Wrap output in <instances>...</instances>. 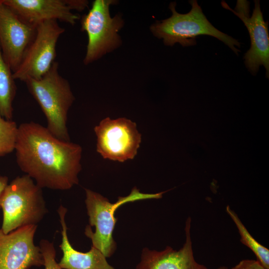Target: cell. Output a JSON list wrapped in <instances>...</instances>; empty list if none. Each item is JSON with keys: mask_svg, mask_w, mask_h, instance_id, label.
I'll return each instance as SVG.
<instances>
[{"mask_svg": "<svg viewBox=\"0 0 269 269\" xmlns=\"http://www.w3.org/2000/svg\"><path fill=\"white\" fill-rule=\"evenodd\" d=\"M39 247L44 260V269H63L56 261V250L53 243L42 239Z\"/></svg>", "mask_w": 269, "mask_h": 269, "instance_id": "17", "label": "cell"}, {"mask_svg": "<svg viewBox=\"0 0 269 269\" xmlns=\"http://www.w3.org/2000/svg\"><path fill=\"white\" fill-rule=\"evenodd\" d=\"M97 151L105 159L124 162L133 159L141 142L136 124L125 118H106L94 128Z\"/></svg>", "mask_w": 269, "mask_h": 269, "instance_id": "8", "label": "cell"}, {"mask_svg": "<svg viewBox=\"0 0 269 269\" xmlns=\"http://www.w3.org/2000/svg\"><path fill=\"white\" fill-rule=\"evenodd\" d=\"M189 2L191 9L185 14L178 13L175 9L176 2H171L169 8L172 15L150 27L154 36L162 38L165 45L173 46L179 43L184 47L195 45L199 35H210L223 42L238 55L240 51L236 47H240L238 40L216 28L207 19L196 0Z\"/></svg>", "mask_w": 269, "mask_h": 269, "instance_id": "3", "label": "cell"}, {"mask_svg": "<svg viewBox=\"0 0 269 269\" xmlns=\"http://www.w3.org/2000/svg\"><path fill=\"white\" fill-rule=\"evenodd\" d=\"M18 127L15 122L5 119L0 113V156L15 150Z\"/></svg>", "mask_w": 269, "mask_h": 269, "instance_id": "16", "label": "cell"}, {"mask_svg": "<svg viewBox=\"0 0 269 269\" xmlns=\"http://www.w3.org/2000/svg\"><path fill=\"white\" fill-rule=\"evenodd\" d=\"M231 269H267L258 260L245 259Z\"/></svg>", "mask_w": 269, "mask_h": 269, "instance_id": "18", "label": "cell"}, {"mask_svg": "<svg viewBox=\"0 0 269 269\" xmlns=\"http://www.w3.org/2000/svg\"><path fill=\"white\" fill-rule=\"evenodd\" d=\"M8 178L6 176H0V199L1 195L6 186L8 184Z\"/></svg>", "mask_w": 269, "mask_h": 269, "instance_id": "20", "label": "cell"}, {"mask_svg": "<svg viewBox=\"0 0 269 269\" xmlns=\"http://www.w3.org/2000/svg\"><path fill=\"white\" fill-rule=\"evenodd\" d=\"M167 191L156 193H143L135 187L127 196L119 197L115 203L88 189H85L87 214L89 225L85 230V235L92 241V246L99 250L106 258L115 253L116 243L113 238V232L117 222L115 213L121 205L138 200L160 199Z\"/></svg>", "mask_w": 269, "mask_h": 269, "instance_id": "5", "label": "cell"}, {"mask_svg": "<svg viewBox=\"0 0 269 269\" xmlns=\"http://www.w3.org/2000/svg\"><path fill=\"white\" fill-rule=\"evenodd\" d=\"M113 0H95L89 12L82 16L81 30L86 32L88 41L84 60L88 64L118 47L121 42L119 31L123 20L119 15L111 17L109 7Z\"/></svg>", "mask_w": 269, "mask_h": 269, "instance_id": "6", "label": "cell"}, {"mask_svg": "<svg viewBox=\"0 0 269 269\" xmlns=\"http://www.w3.org/2000/svg\"><path fill=\"white\" fill-rule=\"evenodd\" d=\"M64 31L65 29L56 20H47L38 24L32 41L19 66L13 73V78L24 82L29 79L41 78L55 61L56 44Z\"/></svg>", "mask_w": 269, "mask_h": 269, "instance_id": "7", "label": "cell"}, {"mask_svg": "<svg viewBox=\"0 0 269 269\" xmlns=\"http://www.w3.org/2000/svg\"><path fill=\"white\" fill-rule=\"evenodd\" d=\"M16 92L13 72L4 59L0 47V113L8 120L12 118V103Z\"/></svg>", "mask_w": 269, "mask_h": 269, "instance_id": "14", "label": "cell"}, {"mask_svg": "<svg viewBox=\"0 0 269 269\" xmlns=\"http://www.w3.org/2000/svg\"><path fill=\"white\" fill-rule=\"evenodd\" d=\"M37 227L26 225L8 234L0 229V269H30L43 266L40 248L33 241Z\"/></svg>", "mask_w": 269, "mask_h": 269, "instance_id": "10", "label": "cell"}, {"mask_svg": "<svg viewBox=\"0 0 269 269\" xmlns=\"http://www.w3.org/2000/svg\"><path fill=\"white\" fill-rule=\"evenodd\" d=\"M36 28L23 21L0 0V47L4 59L13 73L19 66L32 41Z\"/></svg>", "mask_w": 269, "mask_h": 269, "instance_id": "11", "label": "cell"}, {"mask_svg": "<svg viewBox=\"0 0 269 269\" xmlns=\"http://www.w3.org/2000/svg\"><path fill=\"white\" fill-rule=\"evenodd\" d=\"M255 7L250 17L249 2L238 0L235 9L222 1L223 7L232 11L239 17L246 26L250 36L251 47L245 53V64L249 71L256 75L259 67L263 65L266 70V77H269V35L268 22L264 20L260 0H256Z\"/></svg>", "mask_w": 269, "mask_h": 269, "instance_id": "9", "label": "cell"}, {"mask_svg": "<svg viewBox=\"0 0 269 269\" xmlns=\"http://www.w3.org/2000/svg\"><path fill=\"white\" fill-rule=\"evenodd\" d=\"M58 213L61 225L62 241L59 247L63 256L58 263L63 269H115L106 260V257L98 249L92 246L87 252H79L71 246L67 236L65 216L67 209L61 205Z\"/></svg>", "mask_w": 269, "mask_h": 269, "instance_id": "13", "label": "cell"}, {"mask_svg": "<svg viewBox=\"0 0 269 269\" xmlns=\"http://www.w3.org/2000/svg\"><path fill=\"white\" fill-rule=\"evenodd\" d=\"M5 234L24 226L36 225L47 212L42 188L27 175L17 176L4 188L0 199Z\"/></svg>", "mask_w": 269, "mask_h": 269, "instance_id": "4", "label": "cell"}, {"mask_svg": "<svg viewBox=\"0 0 269 269\" xmlns=\"http://www.w3.org/2000/svg\"><path fill=\"white\" fill-rule=\"evenodd\" d=\"M64 1L71 10L81 11L88 5V1L85 0H64Z\"/></svg>", "mask_w": 269, "mask_h": 269, "instance_id": "19", "label": "cell"}, {"mask_svg": "<svg viewBox=\"0 0 269 269\" xmlns=\"http://www.w3.org/2000/svg\"><path fill=\"white\" fill-rule=\"evenodd\" d=\"M226 211L237 226L241 236L240 241L251 249L256 255L257 260L267 269H269V250L258 242L249 233L237 214L229 206Z\"/></svg>", "mask_w": 269, "mask_h": 269, "instance_id": "15", "label": "cell"}, {"mask_svg": "<svg viewBox=\"0 0 269 269\" xmlns=\"http://www.w3.org/2000/svg\"><path fill=\"white\" fill-rule=\"evenodd\" d=\"M2 1L23 21L35 27L50 20L74 25L80 17L71 11L64 0H2Z\"/></svg>", "mask_w": 269, "mask_h": 269, "instance_id": "12", "label": "cell"}, {"mask_svg": "<svg viewBox=\"0 0 269 269\" xmlns=\"http://www.w3.org/2000/svg\"><path fill=\"white\" fill-rule=\"evenodd\" d=\"M217 269H228V268L226 267L222 266V267H219V268H218Z\"/></svg>", "mask_w": 269, "mask_h": 269, "instance_id": "21", "label": "cell"}, {"mask_svg": "<svg viewBox=\"0 0 269 269\" xmlns=\"http://www.w3.org/2000/svg\"><path fill=\"white\" fill-rule=\"evenodd\" d=\"M16 162L41 188L65 190L79 182L82 147L60 140L43 126L20 124L15 147Z\"/></svg>", "mask_w": 269, "mask_h": 269, "instance_id": "1", "label": "cell"}, {"mask_svg": "<svg viewBox=\"0 0 269 269\" xmlns=\"http://www.w3.org/2000/svg\"><path fill=\"white\" fill-rule=\"evenodd\" d=\"M24 82L46 118L48 130L57 138L70 141L67 115L75 97L68 81L59 74L58 63L54 61L40 79Z\"/></svg>", "mask_w": 269, "mask_h": 269, "instance_id": "2", "label": "cell"}]
</instances>
